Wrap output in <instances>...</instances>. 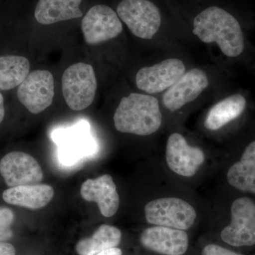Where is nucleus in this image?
I'll list each match as a JSON object with an SVG mask.
<instances>
[{
    "mask_svg": "<svg viewBox=\"0 0 255 255\" xmlns=\"http://www.w3.org/2000/svg\"><path fill=\"white\" fill-rule=\"evenodd\" d=\"M198 2V1H197ZM191 9H182L189 16L193 34L206 44H215L228 58L244 52L245 37L241 23L228 10L214 1H199Z\"/></svg>",
    "mask_w": 255,
    "mask_h": 255,
    "instance_id": "nucleus-1",
    "label": "nucleus"
},
{
    "mask_svg": "<svg viewBox=\"0 0 255 255\" xmlns=\"http://www.w3.org/2000/svg\"><path fill=\"white\" fill-rule=\"evenodd\" d=\"M116 11L133 36L151 40L179 11L174 3L165 0H121Z\"/></svg>",
    "mask_w": 255,
    "mask_h": 255,
    "instance_id": "nucleus-2",
    "label": "nucleus"
},
{
    "mask_svg": "<svg viewBox=\"0 0 255 255\" xmlns=\"http://www.w3.org/2000/svg\"><path fill=\"white\" fill-rule=\"evenodd\" d=\"M119 132L147 136L155 133L162 124L158 99L145 93L132 92L119 102L114 115Z\"/></svg>",
    "mask_w": 255,
    "mask_h": 255,
    "instance_id": "nucleus-3",
    "label": "nucleus"
},
{
    "mask_svg": "<svg viewBox=\"0 0 255 255\" xmlns=\"http://www.w3.org/2000/svg\"><path fill=\"white\" fill-rule=\"evenodd\" d=\"M61 84L64 100L72 110H85L95 101L97 80L90 64L79 62L70 65L63 72Z\"/></svg>",
    "mask_w": 255,
    "mask_h": 255,
    "instance_id": "nucleus-4",
    "label": "nucleus"
},
{
    "mask_svg": "<svg viewBox=\"0 0 255 255\" xmlns=\"http://www.w3.org/2000/svg\"><path fill=\"white\" fill-rule=\"evenodd\" d=\"M146 221L156 226H163L187 231L196 219L195 209L189 203L179 198L155 199L145 206Z\"/></svg>",
    "mask_w": 255,
    "mask_h": 255,
    "instance_id": "nucleus-5",
    "label": "nucleus"
},
{
    "mask_svg": "<svg viewBox=\"0 0 255 255\" xmlns=\"http://www.w3.org/2000/svg\"><path fill=\"white\" fill-rule=\"evenodd\" d=\"M187 70V65L182 59L166 58L153 65L140 68L135 75V85L139 90L147 95L163 93Z\"/></svg>",
    "mask_w": 255,
    "mask_h": 255,
    "instance_id": "nucleus-6",
    "label": "nucleus"
},
{
    "mask_svg": "<svg viewBox=\"0 0 255 255\" xmlns=\"http://www.w3.org/2000/svg\"><path fill=\"white\" fill-rule=\"evenodd\" d=\"M231 223L221 233L222 241L237 248L255 246V201L251 198H238L231 206Z\"/></svg>",
    "mask_w": 255,
    "mask_h": 255,
    "instance_id": "nucleus-7",
    "label": "nucleus"
},
{
    "mask_svg": "<svg viewBox=\"0 0 255 255\" xmlns=\"http://www.w3.org/2000/svg\"><path fill=\"white\" fill-rule=\"evenodd\" d=\"M210 85L211 79L204 69H188L172 86L163 92L162 105L171 112L182 110L197 100L209 89Z\"/></svg>",
    "mask_w": 255,
    "mask_h": 255,
    "instance_id": "nucleus-8",
    "label": "nucleus"
},
{
    "mask_svg": "<svg viewBox=\"0 0 255 255\" xmlns=\"http://www.w3.org/2000/svg\"><path fill=\"white\" fill-rule=\"evenodd\" d=\"M81 28L87 44L98 45L120 36L124 24L115 10L107 5L97 4L85 15Z\"/></svg>",
    "mask_w": 255,
    "mask_h": 255,
    "instance_id": "nucleus-9",
    "label": "nucleus"
},
{
    "mask_svg": "<svg viewBox=\"0 0 255 255\" xmlns=\"http://www.w3.org/2000/svg\"><path fill=\"white\" fill-rule=\"evenodd\" d=\"M18 100L31 114H38L48 109L55 97V80L49 70L30 72L18 87Z\"/></svg>",
    "mask_w": 255,
    "mask_h": 255,
    "instance_id": "nucleus-10",
    "label": "nucleus"
},
{
    "mask_svg": "<svg viewBox=\"0 0 255 255\" xmlns=\"http://www.w3.org/2000/svg\"><path fill=\"white\" fill-rule=\"evenodd\" d=\"M0 174L9 187L39 184L43 180L41 165L26 152L6 154L0 161Z\"/></svg>",
    "mask_w": 255,
    "mask_h": 255,
    "instance_id": "nucleus-11",
    "label": "nucleus"
},
{
    "mask_svg": "<svg viewBox=\"0 0 255 255\" xmlns=\"http://www.w3.org/2000/svg\"><path fill=\"white\" fill-rule=\"evenodd\" d=\"M166 161L169 168L182 177L195 175L205 161V155L199 147L191 146L182 134L169 135L166 145Z\"/></svg>",
    "mask_w": 255,
    "mask_h": 255,
    "instance_id": "nucleus-12",
    "label": "nucleus"
},
{
    "mask_svg": "<svg viewBox=\"0 0 255 255\" xmlns=\"http://www.w3.org/2000/svg\"><path fill=\"white\" fill-rule=\"evenodd\" d=\"M140 241L146 249L162 255H184L189 248L185 231L163 226L146 228Z\"/></svg>",
    "mask_w": 255,
    "mask_h": 255,
    "instance_id": "nucleus-13",
    "label": "nucleus"
},
{
    "mask_svg": "<svg viewBox=\"0 0 255 255\" xmlns=\"http://www.w3.org/2000/svg\"><path fill=\"white\" fill-rule=\"evenodd\" d=\"M80 194L84 200L97 203L105 217H112L118 211L120 199L117 186L110 174L87 179L82 183Z\"/></svg>",
    "mask_w": 255,
    "mask_h": 255,
    "instance_id": "nucleus-14",
    "label": "nucleus"
},
{
    "mask_svg": "<svg viewBox=\"0 0 255 255\" xmlns=\"http://www.w3.org/2000/svg\"><path fill=\"white\" fill-rule=\"evenodd\" d=\"M54 189L47 184L10 187L3 193V199L11 205L21 206L30 209H40L45 207L53 199Z\"/></svg>",
    "mask_w": 255,
    "mask_h": 255,
    "instance_id": "nucleus-15",
    "label": "nucleus"
},
{
    "mask_svg": "<svg viewBox=\"0 0 255 255\" xmlns=\"http://www.w3.org/2000/svg\"><path fill=\"white\" fill-rule=\"evenodd\" d=\"M82 0H38L34 16L38 23L51 25L82 17Z\"/></svg>",
    "mask_w": 255,
    "mask_h": 255,
    "instance_id": "nucleus-16",
    "label": "nucleus"
},
{
    "mask_svg": "<svg viewBox=\"0 0 255 255\" xmlns=\"http://www.w3.org/2000/svg\"><path fill=\"white\" fill-rule=\"evenodd\" d=\"M246 107V97L241 94L225 97L210 109L204 121V127L211 131L219 130L241 117Z\"/></svg>",
    "mask_w": 255,
    "mask_h": 255,
    "instance_id": "nucleus-17",
    "label": "nucleus"
},
{
    "mask_svg": "<svg viewBox=\"0 0 255 255\" xmlns=\"http://www.w3.org/2000/svg\"><path fill=\"white\" fill-rule=\"evenodd\" d=\"M227 180L235 189L255 194V140L247 146L241 159L231 166Z\"/></svg>",
    "mask_w": 255,
    "mask_h": 255,
    "instance_id": "nucleus-18",
    "label": "nucleus"
},
{
    "mask_svg": "<svg viewBox=\"0 0 255 255\" xmlns=\"http://www.w3.org/2000/svg\"><path fill=\"white\" fill-rule=\"evenodd\" d=\"M122 237V232L118 228L110 225H102L92 237L79 241L75 251L79 255H95L117 248L120 244Z\"/></svg>",
    "mask_w": 255,
    "mask_h": 255,
    "instance_id": "nucleus-19",
    "label": "nucleus"
},
{
    "mask_svg": "<svg viewBox=\"0 0 255 255\" xmlns=\"http://www.w3.org/2000/svg\"><path fill=\"white\" fill-rule=\"evenodd\" d=\"M29 60L21 55L0 56V90L8 91L19 86L30 73Z\"/></svg>",
    "mask_w": 255,
    "mask_h": 255,
    "instance_id": "nucleus-20",
    "label": "nucleus"
},
{
    "mask_svg": "<svg viewBox=\"0 0 255 255\" xmlns=\"http://www.w3.org/2000/svg\"><path fill=\"white\" fill-rule=\"evenodd\" d=\"M14 220V214L11 210L6 207H0V243L12 238L11 225Z\"/></svg>",
    "mask_w": 255,
    "mask_h": 255,
    "instance_id": "nucleus-21",
    "label": "nucleus"
},
{
    "mask_svg": "<svg viewBox=\"0 0 255 255\" xmlns=\"http://www.w3.org/2000/svg\"><path fill=\"white\" fill-rule=\"evenodd\" d=\"M201 255H243L218 245L209 244L204 247Z\"/></svg>",
    "mask_w": 255,
    "mask_h": 255,
    "instance_id": "nucleus-22",
    "label": "nucleus"
},
{
    "mask_svg": "<svg viewBox=\"0 0 255 255\" xmlns=\"http://www.w3.org/2000/svg\"><path fill=\"white\" fill-rule=\"evenodd\" d=\"M0 255H16V250L10 243L1 242L0 243Z\"/></svg>",
    "mask_w": 255,
    "mask_h": 255,
    "instance_id": "nucleus-23",
    "label": "nucleus"
},
{
    "mask_svg": "<svg viewBox=\"0 0 255 255\" xmlns=\"http://www.w3.org/2000/svg\"><path fill=\"white\" fill-rule=\"evenodd\" d=\"M123 255V253H122V250L119 249V248H112V249L107 250V251L101 252V253H98V254L95 255Z\"/></svg>",
    "mask_w": 255,
    "mask_h": 255,
    "instance_id": "nucleus-24",
    "label": "nucleus"
},
{
    "mask_svg": "<svg viewBox=\"0 0 255 255\" xmlns=\"http://www.w3.org/2000/svg\"><path fill=\"white\" fill-rule=\"evenodd\" d=\"M5 115V110H4V98L3 96L0 93V124L2 122L3 119L4 118Z\"/></svg>",
    "mask_w": 255,
    "mask_h": 255,
    "instance_id": "nucleus-25",
    "label": "nucleus"
}]
</instances>
